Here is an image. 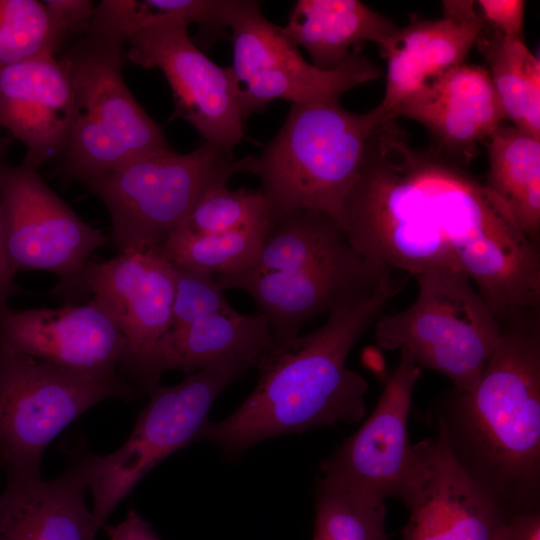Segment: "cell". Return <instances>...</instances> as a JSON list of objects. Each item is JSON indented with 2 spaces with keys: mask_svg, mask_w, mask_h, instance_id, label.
<instances>
[{
  "mask_svg": "<svg viewBox=\"0 0 540 540\" xmlns=\"http://www.w3.org/2000/svg\"><path fill=\"white\" fill-rule=\"evenodd\" d=\"M500 324L475 388L444 394L433 423L453 459L509 519L540 510V311Z\"/></svg>",
  "mask_w": 540,
  "mask_h": 540,
  "instance_id": "6da1fadb",
  "label": "cell"
},
{
  "mask_svg": "<svg viewBox=\"0 0 540 540\" xmlns=\"http://www.w3.org/2000/svg\"><path fill=\"white\" fill-rule=\"evenodd\" d=\"M402 285L389 271L373 292L336 307L320 327L274 345L256 367L253 391L226 418L207 420L198 440L232 458L268 438L360 422L368 383L346 360Z\"/></svg>",
  "mask_w": 540,
  "mask_h": 540,
  "instance_id": "7a4b0ae2",
  "label": "cell"
},
{
  "mask_svg": "<svg viewBox=\"0 0 540 540\" xmlns=\"http://www.w3.org/2000/svg\"><path fill=\"white\" fill-rule=\"evenodd\" d=\"M382 124L374 109L355 114L339 100L292 104L260 156L247 157L246 173L260 179L270 219L311 209L341 226L343 204L359 176L368 141Z\"/></svg>",
  "mask_w": 540,
  "mask_h": 540,
  "instance_id": "3957f363",
  "label": "cell"
},
{
  "mask_svg": "<svg viewBox=\"0 0 540 540\" xmlns=\"http://www.w3.org/2000/svg\"><path fill=\"white\" fill-rule=\"evenodd\" d=\"M124 44L86 31L60 58L73 94L64 167L82 183L143 155L171 149L123 80Z\"/></svg>",
  "mask_w": 540,
  "mask_h": 540,
  "instance_id": "277c9868",
  "label": "cell"
},
{
  "mask_svg": "<svg viewBox=\"0 0 540 540\" xmlns=\"http://www.w3.org/2000/svg\"><path fill=\"white\" fill-rule=\"evenodd\" d=\"M247 157L233 160L204 142L186 154L152 152L83 184L104 203L120 252L157 249L187 220L202 195L246 173Z\"/></svg>",
  "mask_w": 540,
  "mask_h": 540,
  "instance_id": "5b68a950",
  "label": "cell"
},
{
  "mask_svg": "<svg viewBox=\"0 0 540 540\" xmlns=\"http://www.w3.org/2000/svg\"><path fill=\"white\" fill-rule=\"evenodd\" d=\"M418 295L406 310L375 322L378 344L405 351L422 369L447 376L453 389L472 391L501 336V324L469 278L433 269L415 276Z\"/></svg>",
  "mask_w": 540,
  "mask_h": 540,
  "instance_id": "8992f818",
  "label": "cell"
},
{
  "mask_svg": "<svg viewBox=\"0 0 540 540\" xmlns=\"http://www.w3.org/2000/svg\"><path fill=\"white\" fill-rule=\"evenodd\" d=\"M251 367L225 359L186 374L173 386L156 385L123 445L107 455L83 449L92 514L98 530L137 484L164 459L198 440L219 394Z\"/></svg>",
  "mask_w": 540,
  "mask_h": 540,
  "instance_id": "52a82bcc",
  "label": "cell"
},
{
  "mask_svg": "<svg viewBox=\"0 0 540 540\" xmlns=\"http://www.w3.org/2000/svg\"><path fill=\"white\" fill-rule=\"evenodd\" d=\"M137 392L120 373L70 370L0 342V468L40 475L46 449L74 420L103 400H133Z\"/></svg>",
  "mask_w": 540,
  "mask_h": 540,
  "instance_id": "ba28073f",
  "label": "cell"
},
{
  "mask_svg": "<svg viewBox=\"0 0 540 540\" xmlns=\"http://www.w3.org/2000/svg\"><path fill=\"white\" fill-rule=\"evenodd\" d=\"M227 27L232 32L231 68L245 121L273 100L292 104L339 100L352 88L381 75L359 47L333 69L307 62L281 27L264 17L258 1L232 0Z\"/></svg>",
  "mask_w": 540,
  "mask_h": 540,
  "instance_id": "9c48e42d",
  "label": "cell"
},
{
  "mask_svg": "<svg viewBox=\"0 0 540 540\" xmlns=\"http://www.w3.org/2000/svg\"><path fill=\"white\" fill-rule=\"evenodd\" d=\"M0 192L4 252L11 271L54 273L59 278L54 293L87 297L86 267L108 238L84 222L34 168L3 166Z\"/></svg>",
  "mask_w": 540,
  "mask_h": 540,
  "instance_id": "30bf717a",
  "label": "cell"
},
{
  "mask_svg": "<svg viewBox=\"0 0 540 540\" xmlns=\"http://www.w3.org/2000/svg\"><path fill=\"white\" fill-rule=\"evenodd\" d=\"M421 368L400 351V361L367 420L320 464V479L373 504L390 497L407 506L420 470L408 434V416Z\"/></svg>",
  "mask_w": 540,
  "mask_h": 540,
  "instance_id": "8fae6325",
  "label": "cell"
},
{
  "mask_svg": "<svg viewBox=\"0 0 540 540\" xmlns=\"http://www.w3.org/2000/svg\"><path fill=\"white\" fill-rule=\"evenodd\" d=\"M89 294L114 320L126 341L119 372L138 392L158 385V345L172 326L175 294L173 265L155 249L120 252L106 261H90L85 270Z\"/></svg>",
  "mask_w": 540,
  "mask_h": 540,
  "instance_id": "7c38bea8",
  "label": "cell"
},
{
  "mask_svg": "<svg viewBox=\"0 0 540 540\" xmlns=\"http://www.w3.org/2000/svg\"><path fill=\"white\" fill-rule=\"evenodd\" d=\"M129 60L146 69L157 68L173 94L172 118L189 122L205 142L232 155L244 137L240 91L230 67L208 58L190 38L186 26L158 25L127 39Z\"/></svg>",
  "mask_w": 540,
  "mask_h": 540,
  "instance_id": "4fadbf2b",
  "label": "cell"
},
{
  "mask_svg": "<svg viewBox=\"0 0 540 540\" xmlns=\"http://www.w3.org/2000/svg\"><path fill=\"white\" fill-rule=\"evenodd\" d=\"M390 269L358 254L292 272L215 275L224 291L240 289L254 300L275 345L290 342L314 317L373 292Z\"/></svg>",
  "mask_w": 540,
  "mask_h": 540,
  "instance_id": "5bb4252c",
  "label": "cell"
},
{
  "mask_svg": "<svg viewBox=\"0 0 540 540\" xmlns=\"http://www.w3.org/2000/svg\"><path fill=\"white\" fill-rule=\"evenodd\" d=\"M0 342L70 370L119 373L126 341L109 313L94 298L84 305L0 312Z\"/></svg>",
  "mask_w": 540,
  "mask_h": 540,
  "instance_id": "9a60e30c",
  "label": "cell"
},
{
  "mask_svg": "<svg viewBox=\"0 0 540 540\" xmlns=\"http://www.w3.org/2000/svg\"><path fill=\"white\" fill-rule=\"evenodd\" d=\"M420 470L404 540H494L507 520L436 436L416 445Z\"/></svg>",
  "mask_w": 540,
  "mask_h": 540,
  "instance_id": "2e32d148",
  "label": "cell"
},
{
  "mask_svg": "<svg viewBox=\"0 0 540 540\" xmlns=\"http://www.w3.org/2000/svg\"><path fill=\"white\" fill-rule=\"evenodd\" d=\"M69 74L55 55L0 70V128L23 143L22 164L37 169L65 152L72 122Z\"/></svg>",
  "mask_w": 540,
  "mask_h": 540,
  "instance_id": "e0dca14e",
  "label": "cell"
},
{
  "mask_svg": "<svg viewBox=\"0 0 540 540\" xmlns=\"http://www.w3.org/2000/svg\"><path fill=\"white\" fill-rule=\"evenodd\" d=\"M444 18L398 28L380 46L387 59L386 87L374 108L384 123L428 82L463 64L485 26L473 1H443Z\"/></svg>",
  "mask_w": 540,
  "mask_h": 540,
  "instance_id": "ac0fdd59",
  "label": "cell"
},
{
  "mask_svg": "<svg viewBox=\"0 0 540 540\" xmlns=\"http://www.w3.org/2000/svg\"><path fill=\"white\" fill-rule=\"evenodd\" d=\"M0 493V540H95L83 449L51 480L9 473Z\"/></svg>",
  "mask_w": 540,
  "mask_h": 540,
  "instance_id": "d6986e66",
  "label": "cell"
},
{
  "mask_svg": "<svg viewBox=\"0 0 540 540\" xmlns=\"http://www.w3.org/2000/svg\"><path fill=\"white\" fill-rule=\"evenodd\" d=\"M426 128L443 145L472 147L486 140L506 118L487 69L458 65L428 82L392 112Z\"/></svg>",
  "mask_w": 540,
  "mask_h": 540,
  "instance_id": "ffe728a7",
  "label": "cell"
},
{
  "mask_svg": "<svg viewBox=\"0 0 540 540\" xmlns=\"http://www.w3.org/2000/svg\"><path fill=\"white\" fill-rule=\"evenodd\" d=\"M266 319L236 310L171 328L161 339L156 353L155 373L160 379L168 370L196 372L214 362L235 359L257 367L274 346Z\"/></svg>",
  "mask_w": 540,
  "mask_h": 540,
  "instance_id": "44dd1931",
  "label": "cell"
},
{
  "mask_svg": "<svg viewBox=\"0 0 540 540\" xmlns=\"http://www.w3.org/2000/svg\"><path fill=\"white\" fill-rule=\"evenodd\" d=\"M398 29L358 0H298L282 34L320 69H333L363 42L383 45Z\"/></svg>",
  "mask_w": 540,
  "mask_h": 540,
  "instance_id": "7402d4cb",
  "label": "cell"
},
{
  "mask_svg": "<svg viewBox=\"0 0 540 540\" xmlns=\"http://www.w3.org/2000/svg\"><path fill=\"white\" fill-rule=\"evenodd\" d=\"M354 254L357 253L334 218L323 212L298 209L269 220L254 264L240 273L292 272Z\"/></svg>",
  "mask_w": 540,
  "mask_h": 540,
  "instance_id": "603a6c76",
  "label": "cell"
},
{
  "mask_svg": "<svg viewBox=\"0 0 540 540\" xmlns=\"http://www.w3.org/2000/svg\"><path fill=\"white\" fill-rule=\"evenodd\" d=\"M486 140L489 168L484 184L540 248V139L501 124Z\"/></svg>",
  "mask_w": 540,
  "mask_h": 540,
  "instance_id": "cb8c5ba5",
  "label": "cell"
},
{
  "mask_svg": "<svg viewBox=\"0 0 540 540\" xmlns=\"http://www.w3.org/2000/svg\"><path fill=\"white\" fill-rule=\"evenodd\" d=\"M231 0H102L87 31L127 42L146 28L197 24L208 32L227 27Z\"/></svg>",
  "mask_w": 540,
  "mask_h": 540,
  "instance_id": "d4e9b609",
  "label": "cell"
},
{
  "mask_svg": "<svg viewBox=\"0 0 540 540\" xmlns=\"http://www.w3.org/2000/svg\"><path fill=\"white\" fill-rule=\"evenodd\" d=\"M489 75L505 117L540 139V62L522 38L497 33L487 47Z\"/></svg>",
  "mask_w": 540,
  "mask_h": 540,
  "instance_id": "484cf974",
  "label": "cell"
},
{
  "mask_svg": "<svg viewBox=\"0 0 540 540\" xmlns=\"http://www.w3.org/2000/svg\"><path fill=\"white\" fill-rule=\"evenodd\" d=\"M267 227L200 234L182 225L155 250L175 266L214 276L236 274L254 264Z\"/></svg>",
  "mask_w": 540,
  "mask_h": 540,
  "instance_id": "4316f807",
  "label": "cell"
},
{
  "mask_svg": "<svg viewBox=\"0 0 540 540\" xmlns=\"http://www.w3.org/2000/svg\"><path fill=\"white\" fill-rule=\"evenodd\" d=\"M73 28L51 0H0V70L55 55Z\"/></svg>",
  "mask_w": 540,
  "mask_h": 540,
  "instance_id": "83f0119b",
  "label": "cell"
},
{
  "mask_svg": "<svg viewBox=\"0 0 540 540\" xmlns=\"http://www.w3.org/2000/svg\"><path fill=\"white\" fill-rule=\"evenodd\" d=\"M313 540H388L386 505L367 502L317 479Z\"/></svg>",
  "mask_w": 540,
  "mask_h": 540,
  "instance_id": "f1b7e54d",
  "label": "cell"
},
{
  "mask_svg": "<svg viewBox=\"0 0 540 540\" xmlns=\"http://www.w3.org/2000/svg\"><path fill=\"white\" fill-rule=\"evenodd\" d=\"M268 202L261 190L219 185L198 200L183 226L200 234H218L267 227Z\"/></svg>",
  "mask_w": 540,
  "mask_h": 540,
  "instance_id": "f546056e",
  "label": "cell"
},
{
  "mask_svg": "<svg viewBox=\"0 0 540 540\" xmlns=\"http://www.w3.org/2000/svg\"><path fill=\"white\" fill-rule=\"evenodd\" d=\"M173 268L175 294L171 328L184 327L206 317L235 311L216 283L214 275L175 265Z\"/></svg>",
  "mask_w": 540,
  "mask_h": 540,
  "instance_id": "4dcf8cb0",
  "label": "cell"
},
{
  "mask_svg": "<svg viewBox=\"0 0 540 540\" xmlns=\"http://www.w3.org/2000/svg\"><path fill=\"white\" fill-rule=\"evenodd\" d=\"M475 8L484 22L497 33L521 38L525 2L523 0H478Z\"/></svg>",
  "mask_w": 540,
  "mask_h": 540,
  "instance_id": "1f68e13d",
  "label": "cell"
},
{
  "mask_svg": "<svg viewBox=\"0 0 540 540\" xmlns=\"http://www.w3.org/2000/svg\"><path fill=\"white\" fill-rule=\"evenodd\" d=\"M10 135H0V179L3 169V158L12 142ZM14 273L8 266L4 252V228H3V207L0 192V312L7 308L8 300L18 292L20 288L14 281Z\"/></svg>",
  "mask_w": 540,
  "mask_h": 540,
  "instance_id": "d6a6232c",
  "label": "cell"
},
{
  "mask_svg": "<svg viewBox=\"0 0 540 540\" xmlns=\"http://www.w3.org/2000/svg\"><path fill=\"white\" fill-rule=\"evenodd\" d=\"M109 540H161L152 526L134 509L116 525H105Z\"/></svg>",
  "mask_w": 540,
  "mask_h": 540,
  "instance_id": "836d02e7",
  "label": "cell"
},
{
  "mask_svg": "<svg viewBox=\"0 0 540 540\" xmlns=\"http://www.w3.org/2000/svg\"><path fill=\"white\" fill-rule=\"evenodd\" d=\"M494 540H540V510L507 519Z\"/></svg>",
  "mask_w": 540,
  "mask_h": 540,
  "instance_id": "e575fe53",
  "label": "cell"
}]
</instances>
